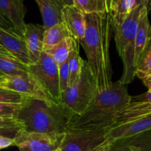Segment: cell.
I'll return each mask as SVG.
<instances>
[{"label": "cell", "mask_w": 151, "mask_h": 151, "mask_svg": "<svg viewBox=\"0 0 151 151\" xmlns=\"http://www.w3.org/2000/svg\"><path fill=\"white\" fill-rule=\"evenodd\" d=\"M86 16V32L80 44L84 50L98 92L110 88L112 82L110 44L114 35L110 13H88Z\"/></svg>", "instance_id": "cell-1"}, {"label": "cell", "mask_w": 151, "mask_h": 151, "mask_svg": "<svg viewBox=\"0 0 151 151\" xmlns=\"http://www.w3.org/2000/svg\"><path fill=\"white\" fill-rule=\"evenodd\" d=\"M75 116L62 103L32 98L22 106L16 119L27 132L63 134L70 131Z\"/></svg>", "instance_id": "cell-2"}, {"label": "cell", "mask_w": 151, "mask_h": 151, "mask_svg": "<svg viewBox=\"0 0 151 151\" xmlns=\"http://www.w3.org/2000/svg\"><path fill=\"white\" fill-rule=\"evenodd\" d=\"M127 85L113 83L110 88L98 92L83 114L73 119L71 129L109 128L114 115L131 102Z\"/></svg>", "instance_id": "cell-3"}, {"label": "cell", "mask_w": 151, "mask_h": 151, "mask_svg": "<svg viewBox=\"0 0 151 151\" xmlns=\"http://www.w3.org/2000/svg\"><path fill=\"white\" fill-rule=\"evenodd\" d=\"M144 5L145 4L135 7L128 15L120 27L114 31L116 50L123 64V72L119 81L125 85L131 83L136 77L134 67L135 38L140 14Z\"/></svg>", "instance_id": "cell-4"}, {"label": "cell", "mask_w": 151, "mask_h": 151, "mask_svg": "<svg viewBox=\"0 0 151 151\" xmlns=\"http://www.w3.org/2000/svg\"><path fill=\"white\" fill-rule=\"evenodd\" d=\"M98 94L97 85L86 60L79 79L61 93L60 103L75 116L85 112Z\"/></svg>", "instance_id": "cell-5"}, {"label": "cell", "mask_w": 151, "mask_h": 151, "mask_svg": "<svg viewBox=\"0 0 151 151\" xmlns=\"http://www.w3.org/2000/svg\"><path fill=\"white\" fill-rule=\"evenodd\" d=\"M28 72L38 82L47 97L52 102L60 103L61 93L59 86L58 65L51 56L43 52L39 60L27 66Z\"/></svg>", "instance_id": "cell-6"}, {"label": "cell", "mask_w": 151, "mask_h": 151, "mask_svg": "<svg viewBox=\"0 0 151 151\" xmlns=\"http://www.w3.org/2000/svg\"><path fill=\"white\" fill-rule=\"evenodd\" d=\"M107 140L104 128L71 129L60 145L62 151H94Z\"/></svg>", "instance_id": "cell-7"}, {"label": "cell", "mask_w": 151, "mask_h": 151, "mask_svg": "<svg viewBox=\"0 0 151 151\" xmlns=\"http://www.w3.org/2000/svg\"><path fill=\"white\" fill-rule=\"evenodd\" d=\"M65 134L27 132L22 129L13 139L19 151H53L60 147Z\"/></svg>", "instance_id": "cell-8"}, {"label": "cell", "mask_w": 151, "mask_h": 151, "mask_svg": "<svg viewBox=\"0 0 151 151\" xmlns=\"http://www.w3.org/2000/svg\"><path fill=\"white\" fill-rule=\"evenodd\" d=\"M0 87L33 98L52 101L35 78L29 73L16 76H2V79L0 81Z\"/></svg>", "instance_id": "cell-9"}, {"label": "cell", "mask_w": 151, "mask_h": 151, "mask_svg": "<svg viewBox=\"0 0 151 151\" xmlns=\"http://www.w3.org/2000/svg\"><path fill=\"white\" fill-rule=\"evenodd\" d=\"M0 44L11 55L26 65L31 64L23 35L13 27L3 28L0 27Z\"/></svg>", "instance_id": "cell-10"}, {"label": "cell", "mask_w": 151, "mask_h": 151, "mask_svg": "<svg viewBox=\"0 0 151 151\" xmlns=\"http://www.w3.org/2000/svg\"><path fill=\"white\" fill-rule=\"evenodd\" d=\"M45 28L38 24H26L23 36L26 42L29 60L35 63L44 52V34Z\"/></svg>", "instance_id": "cell-11"}, {"label": "cell", "mask_w": 151, "mask_h": 151, "mask_svg": "<svg viewBox=\"0 0 151 151\" xmlns=\"http://www.w3.org/2000/svg\"><path fill=\"white\" fill-rule=\"evenodd\" d=\"M149 114H151L150 103L131 101L114 115L110 125L106 129L128 123Z\"/></svg>", "instance_id": "cell-12"}, {"label": "cell", "mask_w": 151, "mask_h": 151, "mask_svg": "<svg viewBox=\"0 0 151 151\" xmlns=\"http://www.w3.org/2000/svg\"><path fill=\"white\" fill-rule=\"evenodd\" d=\"M0 13L15 29L23 35L27 13L23 0H0Z\"/></svg>", "instance_id": "cell-13"}, {"label": "cell", "mask_w": 151, "mask_h": 151, "mask_svg": "<svg viewBox=\"0 0 151 151\" xmlns=\"http://www.w3.org/2000/svg\"><path fill=\"white\" fill-rule=\"evenodd\" d=\"M62 20L71 36L80 42L85 35L86 27L85 13L75 5L65 6L62 11Z\"/></svg>", "instance_id": "cell-14"}, {"label": "cell", "mask_w": 151, "mask_h": 151, "mask_svg": "<svg viewBox=\"0 0 151 151\" xmlns=\"http://www.w3.org/2000/svg\"><path fill=\"white\" fill-rule=\"evenodd\" d=\"M151 26L148 19V11L145 5L143 6L139 21L138 28L134 47V67L137 66L142 54L151 42Z\"/></svg>", "instance_id": "cell-15"}, {"label": "cell", "mask_w": 151, "mask_h": 151, "mask_svg": "<svg viewBox=\"0 0 151 151\" xmlns=\"http://www.w3.org/2000/svg\"><path fill=\"white\" fill-rule=\"evenodd\" d=\"M41 11L45 29L63 22V5L60 0H35Z\"/></svg>", "instance_id": "cell-16"}, {"label": "cell", "mask_w": 151, "mask_h": 151, "mask_svg": "<svg viewBox=\"0 0 151 151\" xmlns=\"http://www.w3.org/2000/svg\"><path fill=\"white\" fill-rule=\"evenodd\" d=\"M110 151H151V134L112 142Z\"/></svg>", "instance_id": "cell-17"}, {"label": "cell", "mask_w": 151, "mask_h": 151, "mask_svg": "<svg viewBox=\"0 0 151 151\" xmlns=\"http://www.w3.org/2000/svg\"><path fill=\"white\" fill-rule=\"evenodd\" d=\"M27 65L7 52H0V75L16 76L28 74Z\"/></svg>", "instance_id": "cell-18"}, {"label": "cell", "mask_w": 151, "mask_h": 151, "mask_svg": "<svg viewBox=\"0 0 151 151\" xmlns=\"http://www.w3.org/2000/svg\"><path fill=\"white\" fill-rule=\"evenodd\" d=\"M69 36L70 33L63 22L50 27L44 34V51L57 45Z\"/></svg>", "instance_id": "cell-19"}, {"label": "cell", "mask_w": 151, "mask_h": 151, "mask_svg": "<svg viewBox=\"0 0 151 151\" xmlns=\"http://www.w3.org/2000/svg\"><path fill=\"white\" fill-rule=\"evenodd\" d=\"M77 41H78L72 36L67 37L58 44L44 52L51 56L53 60L59 66L68 60L69 54Z\"/></svg>", "instance_id": "cell-20"}, {"label": "cell", "mask_w": 151, "mask_h": 151, "mask_svg": "<svg viewBox=\"0 0 151 151\" xmlns=\"http://www.w3.org/2000/svg\"><path fill=\"white\" fill-rule=\"evenodd\" d=\"M135 8V0H117L110 12L114 31L123 23L128 15Z\"/></svg>", "instance_id": "cell-21"}, {"label": "cell", "mask_w": 151, "mask_h": 151, "mask_svg": "<svg viewBox=\"0 0 151 151\" xmlns=\"http://www.w3.org/2000/svg\"><path fill=\"white\" fill-rule=\"evenodd\" d=\"M74 5L85 14L110 13L112 5L111 0H73Z\"/></svg>", "instance_id": "cell-22"}, {"label": "cell", "mask_w": 151, "mask_h": 151, "mask_svg": "<svg viewBox=\"0 0 151 151\" xmlns=\"http://www.w3.org/2000/svg\"><path fill=\"white\" fill-rule=\"evenodd\" d=\"M79 41H77L68 58L69 70V86L75 83L81 76L85 60L80 56Z\"/></svg>", "instance_id": "cell-23"}, {"label": "cell", "mask_w": 151, "mask_h": 151, "mask_svg": "<svg viewBox=\"0 0 151 151\" xmlns=\"http://www.w3.org/2000/svg\"><path fill=\"white\" fill-rule=\"evenodd\" d=\"M151 75V42L147 45L139 60L135 70V76L142 81Z\"/></svg>", "instance_id": "cell-24"}, {"label": "cell", "mask_w": 151, "mask_h": 151, "mask_svg": "<svg viewBox=\"0 0 151 151\" xmlns=\"http://www.w3.org/2000/svg\"><path fill=\"white\" fill-rule=\"evenodd\" d=\"M33 97L0 87V103L15 105H25Z\"/></svg>", "instance_id": "cell-25"}, {"label": "cell", "mask_w": 151, "mask_h": 151, "mask_svg": "<svg viewBox=\"0 0 151 151\" xmlns=\"http://www.w3.org/2000/svg\"><path fill=\"white\" fill-rule=\"evenodd\" d=\"M59 86L60 93L66 91L69 86V70L68 60L58 66Z\"/></svg>", "instance_id": "cell-26"}, {"label": "cell", "mask_w": 151, "mask_h": 151, "mask_svg": "<svg viewBox=\"0 0 151 151\" xmlns=\"http://www.w3.org/2000/svg\"><path fill=\"white\" fill-rule=\"evenodd\" d=\"M24 105L8 104L0 103V117L15 118L16 119L19 112Z\"/></svg>", "instance_id": "cell-27"}, {"label": "cell", "mask_w": 151, "mask_h": 151, "mask_svg": "<svg viewBox=\"0 0 151 151\" xmlns=\"http://www.w3.org/2000/svg\"><path fill=\"white\" fill-rule=\"evenodd\" d=\"M7 127H16L23 129L22 122L17 119L0 117V128H7Z\"/></svg>", "instance_id": "cell-28"}, {"label": "cell", "mask_w": 151, "mask_h": 151, "mask_svg": "<svg viewBox=\"0 0 151 151\" xmlns=\"http://www.w3.org/2000/svg\"><path fill=\"white\" fill-rule=\"evenodd\" d=\"M20 130L19 128L16 127H7V128H0V137H7L10 139H14L17 133Z\"/></svg>", "instance_id": "cell-29"}, {"label": "cell", "mask_w": 151, "mask_h": 151, "mask_svg": "<svg viewBox=\"0 0 151 151\" xmlns=\"http://www.w3.org/2000/svg\"><path fill=\"white\" fill-rule=\"evenodd\" d=\"M131 101L137 102H145V103H151V91H147L144 94H139V95L131 96Z\"/></svg>", "instance_id": "cell-30"}, {"label": "cell", "mask_w": 151, "mask_h": 151, "mask_svg": "<svg viewBox=\"0 0 151 151\" xmlns=\"http://www.w3.org/2000/svg\"><path fill=\"white\" fill-rule=\"evenodd\" d=\"M11 146H15L14 139L4 137H0V150L7 148Z\"/></svg>", "instance_id": "cell-31"}, {"label": "cell", "mask_w": 151, "mask_h": 151, "mask_svg": "<svg viewBox=\"0 0 151 151\" xmlns=\"http://www.w3.org/2000/svg\"><path fill=\"white\" fill-rule=\"evenodd\" d=\"M112 145V142L109 139H107L103 144L99 146L94 151H110Z\"/></svg>", "instance_id": "cell-32"}, {"label": "cell", "mask_w": 151, "mask_h": 151, "mask_svg": "<svg viewBox=\"0 0 151 151\" xmlns=\"http://www.w3.org/2000/svg\"><path fill=\"white\" fill-rule=\"evenodd\" d=\"M0 27L3 28H7V29L13 27L11 24L2 16V14L1 13H0Z\"/></svg>", "instance_id": "cell-33"}, {"label": "cell", "mask_w": 151, "mask_h": 151, "mask_svg": "<svg viewBox=\"0 0 151 151\" xmlns=\"http://www.w3.org/2000/svg\"><path fill=\"white\" fill-rule=\"evenodd\" d=\"M60 1H61L63 7H65V6H73L74 5L73 0H60Z\"/></svg>", "instance_id": "cell-34"}, {"label": "cell", "mask_w": 151, "mask_h": 151, "mask_svg": "<svg viewBox=\"0 0 151 151\" xmlns=\"http://www.w3.org/2000/svg\"><path fill=\"white\" fill-rule=\"evenodd\" d=\"M147 0H135V7L138 6L142 5V4H147Z\"/></svg>", "instance_id": "cell-35"}, {"label": "cell", "mask_w": 151, "mask_h": 151, "mask_svg": "<svg viewBox=\"0 0 151 151\" xmlns=\"http://www.w3.org/2000/svg\"><path fill=\"white\" fill-rule=\"evenodd\" d=\"M143 83L147 88L149 91H151V81H142Z\"/></svg>", "instance_id": "cell-36"}, {"label": "cell", "mask_w": 151, "mask_h": 151, "mask_svg": "<svg viewBox=\"0 0 151 151\" xmlns=\"http://www.w3.org/2000/svg\"><path fill=\"white\" fill-rule=\"evenodd\" d=\"M146 7H147V11H148V13H149V12L151 11V0H147V4H146Z\"/></svg>", "instance_id": "cell-37"}, {"label": "cell", "mask_w": 151, "mask_h": 151, "mask_svg": "<svg viewBox=\"0 0 151 151\" xmlns=\"http://www.w3.org/2000/svg\"><path fill=\"white\" fill-rule=\"evenodd\" d=\"M0 52H7L6 51L4 48H3V47L1 45V44H0Z\"/></svg>", "instance_id": "cell-38"}, {"label": "cell", "mask_w": 151, "mask_h": 151, "mask_svg": "<svg viewBox=\"0 0 151 151\" xmlns=\"http://www.w3.org/2000/svg\"><path fill=\"white\" fill-rule=\"evenodd\" d=\"M111 5H112V8H113V7L114 6V4H116V2L117 1V0H111Z\"/></svg>", "instance_id": "cell-39"}, {"label": "cell", "mask_w": 151, "mask_h": 151, "mask_svg": "<svg viewBox=\"0 0 151 151\" xmlns=\"http://www.w3.org/2000/svg\"><path fill=\"white\" fill-rule=\"evenodd\" d=\"M143 81H151V75H150V76H149L148 78H146V79L143 80Z\"/></svg>", "instance_id": "cell-40"}, {"label": "cell", "mask_w": 151, "mask_h": 151, "mask_svg": "<svg viewBox=\"0 0 151 151\" xmlns=\"http://www.w3.org/2000/svg\"><path fill=\"white\" fill-rule=\"evenodd\" d=\"M53 151H62V150H61V148H60V147H58V148L55 149V150H53Z\"/></svg>", "instance_id": "cell-41"}, {"label": "cell", "mask_w": 151, "mask_h": 151, "mask_svg": "<svg viewBox=\"0 0 151 151\" xmlns=\"http://www.w3.org/2000/svg\"><path fill=\"white\" fill-rule=\"evenodd\" d=\"M1 79H2V76H1V75H0V81H1Z\"/></svg>", "instance_id": "cell-42"}]
</instances>
